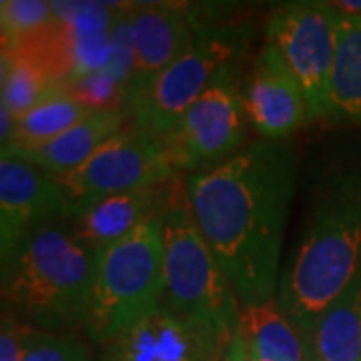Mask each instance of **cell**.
<instances>
[{
	"mask_svg": "<svg viewBox=\"0 0 361 361\" xmlns=\"http://www.w3.org/2000/svg\"><path fill=\"white\" fill-rule=\"evenodd\" d=\"M297 167L291 145L261 139L185 177L189 213L229 277L241 310L277 299Z\"/></svg>",
	"mask_w": 361,
	"mask_h": 361,
	"instance_id": "cell-1",
	"label": "cell"
},
{
	"mask_svg": "<svg viewBox=\"0 0 361 361\" xmlns=\"http://www.w3.org/2000/svg\"><path fill=\"white\" fill-rule=\"evenodd\" d=\"M303 201L301 237L283 265L277 303L307 339L361 271V139L319 151Z\"/></svg>",
	"mask_w": 361,
	"mask_h": 361,
	"instance_id": "cell-2",
	"label": "cell"
},
{
	"mask_svg": "<svg viewBox=\"0 0 361 361\" xmlns=\"http://www.w3.org/2000/svg\"><path fill=\"white\" fill-rule=\"evenodd\" d=\"M97 261L71 229L42 223L2 263V313L51 334L85 325Z\"/></svg>",
	"mask_w": 361,
	"mask_h": 361,
	"instance_id": "cell-3",
	"label": "cell"
},
{
	"mask_svg": "<svg viewBox=\"0 0 361 361\" xmlns=\"http://www.w3.org/2000/svg\"><path fill=\"white\" fill-rule=\"evenodd\" d=\"M165 299L173 313L227 345L241 329V303L187 207L185 179L175 180L163 213Z\"/></svg>",
	"mask_w": 361,
	"mask_h": 361,
	"instance_id": "cell-4",
	"label": "cell"
},
{
	"mask_svg": "<svg viewBox=\"0 0 361 361\" xmlns=\"http://www.w3.org/2000/svg\"><path fill=\"white\" fill-rule=\"evenodd\" d=\"M163 213L145 221L99 255L82 327L101 345L163 305Z\"/></svg>",
	"mask_w": 361,
	"mask_h": 361,
	"instance_id": "cell-5",
	"label": "cell"
},
{
	"mask_svg": "<svg viewBox=\"0 0 361 361\" xmlns=\"http://www.w3.org/2000/svg\"><path fill=\"white\" fill-rule=\"evenodd\" d=\"M247 44V26L201 20L191 47L125 104L130 121L165 137L225 66L235 65Z\"/></svg>",
	"mask_w": 361,
	"mask_h": 361,
	"instance_id": "cell-6",
	"label": "cell"
},
{
	"mask_svg": "<svg viewBox=\"0 0 361 361\" xmlns=\"http://www.w3.org/2000/svg\"><path fill=\"white\" fill-rule=\"evenodd\" d=\"M339 18L341 13L331 2L299 0L279 4L265 25L267 42L281 52L303 89L307 123H327L329 116Z\"/></svg>",
	"mask_w": 361,
	"mask_h": 361,
	"instance_id": "cell-7",
	"label": "cell"
},
{
	"mask_svg": "<svg viewBox=\"0 0 361 361\" xmlns=\"http://www.w3.org/2000/svg\"><path fill=\"white\" fill-rule=\"evenodd\" d=\"M175 177L177 171L163 139L130 121L89 161L56 180L68 199L71 217H75L101 199L161 185Z\"/></svg>",
	"mask_w": 361,
	"mask_h": 361,
	"instance_id": "cell-8",
	"label": "cell"
},
{
	"mask_svg": "<svg viewBox=\"0 0 361 361\" xmlns=\"http://www.w3.org/2000/svg\"><path fill=\"white\" fill-rule=\"evenodd\" d=\"M247 115L235 65L225 66L169 130L165 142L175 171H201L231 159L245 147Z\"/></svg>",
	"mask_w": 361,
	"mask_h": 361,
	"instance_id": "cell-9",
	"label": "cell"
},
{
	"mask_svg": "<svg viewBox=\"0 0 361 361\" xmlns=\"http://www.w3.org/2000/svg\"><path fill=\"white\" fill-rule=\"evenodd\" d=\"M71 207L56 177L18 157H0V259L13 255L32 229L47 221L68 219Z\"/></svg>",
	"mask_w": 361,
	"mask_h": 361,
	"instance_id": "cell-10",
	"label": "cell"
},
{
	"mask_svg": "<svg viewBox=\"0 0 361 361\" xmlns=\"http://www.w3.org/2000/svg\"><path fill=\"white\" fill-rule=\"evenodd\" d=\"M197 20L185 4H137L127 13L130 71L125 101L171 66L195 39Z\"/></svg>",
	"mask_w": 361,
	"mask_h": 361,
	"instance_id": "cell-11",
	"label": "cell"
},
{
	"mask_svg": "<svg viewBox=\"0 0 361 361\" xmlns=\"http://www.w3.org/2000/svg\"><path fill=\"white\" fill-rule=\"evenodd\" d=\"M225 345L163 303L103 345L101 361H219Z\"/></svg>",
	"mask_w": 361,
	"mask_h": 361,
	"instance_id": "cell-12",
	"label": "cell"
},
{
	"mask_svg": "<svg viewBox=\"0 0 361 361\" xmlns=\"http://www.w3.org/2000/svg\"><path fill=\"white\" fill-rule=\"evenodd\" d=\"M247 121L265 141H285L307 123L305 94L281 52L269 42L259 51L243 89Z\"/></svg>",
	"mask_w": 361,
	"mask_h": 361,
	"instance_id": "cell-13",
	"label": "cell"
},
{
	"mask_svg": "<svg viewBox=\"0 0 361 361\" xmlns=\"http://www.w3.org/2000/svg\"><path fill=\"white\" fill-rule=\"evenodd\" d=\"M175 180L113 195L78 211L71 217V231L78 241L101 255L116 241L127 237L145 221L167 209Z\"/></svg>",
	"mask_w": 361,
	"mask_h": 361,
	"instance_id": "cell-14",
	"label": "cell"
},
{
	"mask_svg": "<svg viewBox=\"0 0 361 361\" xmlns=\"http://www.w3.org/2000/svg\"><path fill=\"white\" fill-rule=\"evenodd\" d=\"M127 116L121 111H92L75 127L65 130L56 139L32 147H6L4 153L18 157L52 177H63L89 161L104 142L125 129Z\"/></svg>",
	"mask_w": 361,
	"mask_h": 361,
	"instance_id": "cell-15",
	"label": "cell"
},
{
	"mask_svg": "<svg viewBox=\"0 0 361 361\" xmlns=\"http://www.w3.org/2000/svg\"><path fill=\"white\" fill-rule=\"evenodd\" d=\"M361 361V271L307 337V361Z\"/></svg>",
	"mask_w": 361,
	"mask_h": 361,
	"instance_id": "cell-16",
	"label": "cell"
},
{
	"mask_svg": "<svg viewBox=\"0 0 361 361\" xmlns=\"http://www.w3.org/2000/svg\"><path fill=\"white\" fill-rule=\"evenodd\" d=\"M327 123L361 127V18L343 14L337 25V47Z\"/></svg>",
	"mask_w": 361,
	"mask_h": 361,
	"instance_id": "cell-17",
	"label": "cell"
},
{
	"mask_svg": "<svg viewBox=\"0 0 361 361\" xmlns=\"http://www.w3.org/2000/svg\"><path fill=\"white\" fill-rule=\"evenodd\" d=\"M247 353L257 361H307V339L277 299L241 310Z\"/></svg>",
	"mask_w": 361,
	"mask_h": 361,
	"instance_id": "cell-18",
	"label": "cell"
},
{
	"mask_svg": "<svg viewBox=\"0 0 361 361\" xmlns=\"http://www.w3.org/2000/svg\"><path fill=\"white\" fill-rule=\"evenodd\" d=\"M68 87L25 52L2 51V101L16 121Z\"/></svg>",
	"mask_w": 361,
	"mask_h": 361,
	"instance_id": "cell-19",
	"label": "cell"
},
{
	"mask_svg": "<svg viewBox=\"0 0 361 361\" xmlns=\"http://www.w3.org/2000/svg\"><path fill=\"white\" fill-rule=\"evenodd\" d=\"M90 113H92V109L80 103L66 87V89L59 90L56 94L49 97L47 101H42L39 106H35L20 121H16L13 139L6 147H13V149L32 147V145L56 139L59 135L75 127ZM6 147H2V149H6Z\"/></svg>",
	"mask_w": 361,
	"mask_h": 361,
	"instance_id": "cell-20",
	"label": "cell"
},
{
	"mask_svg": "<svg viewBox=\"0 0 361 361\" xmlns=\"http://www.w3.org/2000/svg\"><path fill=\"white\" fill-rule=\"evenodd\" d=\"M63 16L54 2L44 0H2L0 28L2 49L23 47L44 37L61 25Z\"/></svg>",
	"mask_w": 361,
	"mask_h": 361,
	"instance_id": "cell-21",
	"label": "cell"
},
{
	"mask_svg": "<svg viewBox=\"0 0 361 361\" xmlns=\"http://www.w3.org/2000/svg\"><path fill=\"white\" fill-rule=\"evenodd\" d=\"M23 361H92L87 345L75 337L28 329Z\"/></svg>",
	"mask_w": 361,
	"mask_h": 361,
	"instance_id": "cell-22",
	"label": "cell"
},
{
	"mask_svg": "<svg viewBox=\"0 0 361 361\" xmlns=\"http://www.w3.org/2000/svg\"><path fill=\"white\" fill-rule=\"evenodd\" d=\"M28 325L16 317L2 313L0 322V361H23Z\"/></svg>",
	"mask_w": 361,
	"mask_h": 361,
	"instance_id": "cell-23",
	"label": "cell"
},
{
	"mask_svg": "<svg viewBox=\"0 0 361 361\" xmlns=\"http://www.w3.org/2000/svg\"><path fill=\"white\" fill-rule=\"evenodd\" d=\"M247 360V345L241 329L233 336V339L225 345L221 353L219 361H245Z\"/></svg>",
	"mask_w": 361,
	"mask_h": 361,
	"instance_id": "cell-24",
	"label": "cell"
},
{
	"mask_svg": "<svg viewBox=\"0 0 361 361\" xmlns=\"http://www.w3.org/2000/svg\"><path fill=\"white\" fill-rule=\"evenodd\" d=\"M339 13L353 14L361 18V0H341V2H331Z\"/></svg>",
	"mask_w": 361,
	"mask_h": 361,
	"instance_id": "cell-25",
	"label": "cell"
},
{
	"mask_svg": "<svg viewBox=\"0 0 361 361\" xmlns=\"http://www.w3.org/2000/svg\"><path fill=\"white\" fill-rule=\"evenodd\" d=\"M245 361H257V360H255V357H251V355L247 353V360H245Z\"/></svg>",
	"mask_w": 361,
	"mask_h": 361,
	"instance_id": "cell-26",
	"label": "cell"
},
{
	"mask_svg": "<svg viewBox=\"0 0 361 361\" xmlns=\"http://www.w3.org/2000/svg\"><path fill=\"white\" fill-rule=\"evenodd\" d=\"M311 361H315V360H311Z\"/></svg>",
	"mask_w": 361,
	"mask_h": 361,
	"instance_id": "cell-27",
	"label": "cell"
}]
</instances>
